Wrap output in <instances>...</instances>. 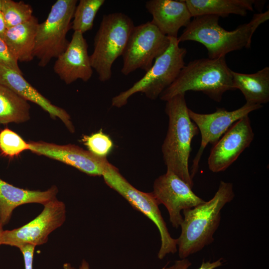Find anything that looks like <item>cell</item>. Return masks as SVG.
<instances>
[{"instance_id": "cell-1", "label": "cell", "mask_w": 269, "mask_h": 269, "mask_svg": "<svg viewBox=\"0 0 269 269\" xmlns=\"http://www.w3.org/2000/svg\"><path fill=\"white\" fill-rule=\"evenodd\" d=\"M234 197L233 184L221 181L212 199L183 211L181 232L177 239L180 259L187 258L213 243L220 223L221 210Z\"/></svg>"}, {"instance_id": "cell-2", "label": "cell", "mask_w": 269, "mask_h": 269, "mask_svg": "<svg viewBox=\"0 0 269 269\" xmlns=\"http://www.w3.org/2000/svg\"><path fill=\"white\" fill-rule=\"evenodd\" d=\"M269 18V11L255 14L248 23L228 31L219 24V17L205 15L195 17L177 37L179 43L194 41L207 49L208 58L225 57L229 52L251 47L252 38L257 28Z\"/></svg>"}, {"instance_id": "cell-3", "label": "cell", "mask_w": 269, "mask_h": 269, "mask_svg": "<svg viewBox=\"0 0 269 269\" xmlns=\"http://www.w3.org/2000/svg\"><path fill=\"white\" fill-rule=\"evenodd\" d=\"M166 102L168 127L161 147L163 159L167 171L174 173L192 188L194 183L188 163L192 140L199 130L189 117L185 94L177 95Z\"/></svg>"}, {"instance_id": "cell-4", "label": "cell", "mask_w": 269, "mask_h": 269, "mask_svg": "<svg viewBox=\"0 0 269 269\" xmlns=\"http://www.w3.org/2000/svg\"><path fill=\"white\" fill-rule=\"evenodd\" d=\"M231 71L225 57L194 60L182 68L174 81L159 97L167 101L177 95L193 91L201 92L219 103L226 91L234 90Z\"/></svg>"}, {"instance_id": "cell-5", "label": "cell", "mask_w": 269, "mask_h": 269, "mask_svg": "<svg viewBox=\"0 0 269 269\" xmlns=\"http://www.w3.org/2000/svg\"><path fill=\"white\" fill-rule=\"evenodd\" d=\"M134 26L131 18L122 12L103 16L94 38L93 51L90 55L92 67L101 82L111 78L113 64L122 56Z\"/></svg>"}, {"instance_id": "cell-6", "label": "cell", "mask_w": 269, "mask_h": 269, "mask_svg": "<svg viewBox=\"0 0 269 269\" xmlns=\"http://www.w3.org/2000/svg\"><path fill=\"white\" fill-rule=\"evenodd\" d=\"M169 39L167 48L156 58L144 76L129 89L112 98L113 107L124 106L128 99L138 92L143 93L150 100H155L174 81L185 66L184 59L187 51L179 46L177 37Z\"/></svg>"}, {"instance_id": "cell-7", "label": "cell", "mask_w": 269, "mask_h": 269, "mask_svg": "<svg viewBox=\"0 0 269 269\" xmlns=\"http://www.w3.org/2000/svg\"><path fill=\"white\" fill-rule=\"evenodd\" d=\"M77 2V0H56L46 19L39 23L33 51L39 66H46L66 50L69 43L66 36Z\"/></svg>"}, {"instance_id": "cell-8", "label": "cell", "mask_w": 269, "mask_h": 269, "mask_svg": "<svg viewBox=\"0 0 269 269\" xmlns=\"http://www.w3.org/2000/svg\"><path fill=\"white\" fill-rule=\"evenodd\" d=\"M106 184L123 196L135 210L150 219L157 227L160 236L161 246L157 254L159 260L177 251V239L170 236L152 192H142L130 184L112 165L102 176Z\"/></svg>"}, {"instance_id": "cell-9", "label": "cell", "mask_w": 269, "mask_h": 269, "mask_svg": "<svg viewBox=\"0 0 269 269\" xmlns=\"http://www.w3.org/2000/svg\"><path fill=\"white\" fill-rule=\"evenodd\" d=\"M169 42V37L151 21L134 26L122 55V73L127 76L138 69L147 71Z\"/></svg>"}, {"instance_id": "cell-10", "label": "cell", "mask_w": 269, "mask_h": 269, "mask_svg": "<svg viewBox=\"0 0 269 269\" xmlns=\"http://www.w3.org/2000/svg\"><path fill=\"white\" fill-rule=\"evenodd\" d=\"M43 205L42 211L31 221L11 230H3L1 244L19 249L26 245L36 247L46 243L49 235L65 222L66 211L65 204L57 198Z\"/></svg>"}, {"instance_id": "cell-11", "label": "cell", "mask_w": 269, "mask_h": 269, "mask_svg": "<svg viewBox=\"0 0 269 269\" xmlns=\"http://www.w3.org/2000/svg\"><path fill=\"white\" fill-rule=\"evenodd\" d=\"M262 107L261 105L246 103L234 111L218 108L210 114L197 113L188 109L189 117L197 127L201 136L200 146L193 160L190 173L192 179L198 170L200 159L206 146L209 143L214 144L236 122Z\"/></svg>"}, {"instance_id": "cell-12", "label": "cell", "mask_w": 269, "mask_h": 269, "mask_svg": "<svg viewBox=\"0 0 269 269\" xmlns=\"http://www.w3.org/2000/svg\"><path fill=\"white\" fill-rule=\"evenodd\" d=\"M192 188L174 173L166 171L154 181L152 192L158 204L167 209L173 227L178 228L183 221L181 212L204 202Z\"/></svg>"}, {"instance_id": "cell-13", "label": "cell", "mask_w": 269, "mask_h": 269, "mask_svg": "<svg viewBox=\"0 0 269 269\" xmlns=\"http://www.w3.org/2000/svg\"><path fill=\"white\" fill-rule=\"evenodd\" d=\"M254 136L249 116L236 122L213 144L208 159L209 170L214 173L226 170L250 145Z\"/></svg>"}, {"instance_id": "cell-14", "label": "cell", "mask_w": 269, "mask_h": 269, "mask_svg": "<svg viewBox=\"0 0 269 269\" xmlns=\"http://www.w3.org/2000/svg\"><path fill=\"white\" fill-rule=\"evenodd\" d=\"M29 150L73 166L91 176H103L112 165L106 157L96 156L71 144L59 145L43 141L28 142Z\"/></svg>"}, {"instance_id": "cell-15", "label": "cell", "mask_w": 269, "mask_h": 269, "mask_svg": "<svg viewBox=\"0 0 269 269\" xmlns=\"http://www.w3.org/2000/svg\"><path fill=\"white\" fill-rule=\"evenodd\" d=\"M87 42L80 32L74 31L66 50L56 59L54 72L66 84L78 79L88 81L93 69L88 51Z\"/></svg>"}, {"instance_id": "cell-16", "label": "cell", "mask_w": 269, "mask_h": 269, "mask_svg": "<svg viewBox=\"0 0 269 269\" xmlns=\"http://www.w3.org/2000/svg\"><path fill=\"white\" fill-rule=\"evenodd\" d=\"M0 84L28 101L39 106L53 119H59L71 133L75 132L70 115L64 109L53 105L32 86L21 73L10 68L0 65Z\"/></svg>"}, {"instance_id": "cell-17", "label": "cell", "mask_w": 269, "mask_h": 269, "mask_svg": "<svg viewBox=\"0 0 269 269\" xmlns=\"http://www.w3.org/2000/svg\"><path fill=\"white\" fill-rule=\"evenodd\" d=\"M145 6L152 16L151 22L168 37H178L179 29L191 21L192 16L184 0H149Z\"/></svg>"}, {"instance_id": "cell-18", "label": "cell", "mask_w": 269, "mask_h": 269, "mask_svg": "<svg viewBox=\"0 0 269 269\" xmlns=\"http://www.w3.org/2000/svg\"><path fill=\"white\" fill-rule=\"evenodd\" d=\"M58 192L56 186L45 191L24 189L9 184L0 178V222L3 226L7 224L17 207L28 203L44 205L56 198Z\"/></svg>"}, {"instance_id": "cell-19", "label": "cell", "mask_w": 269, "mask_h": 269, "mask_svg": "<svg viewBox=\"0 0 269 269\" xmlns=\"http://www.w3.org/2000/svg\"><path fill=\"white\" fill-rule=\"evenodd\" d=\"M192 17L214 15L227 17L230 14L245 16L254 6H264L265 2L256 0H184Z\"/></svg>"}, {"instance_id": "cell-20", "label": "cell", "mask_w": 269, "mask_h": 269, "mask_svg": "<svg viewBox=\"0 0 269 269\" xmlns=\"http://www.w3.org/2000/svg\"><path fill=\"white\" fill-rule=\"evenodd\" d=\"M38 18L33 15L28 21L8 28L4 40L18 62H29L33 58V51Z\"/></svg>"}, {"instance_id": "cell-21", "label": "cell", "mask_w": 269, "mask_h": 269, "mask_svg": "<svg viewBox=\"0 0 269 269\" xmlns=\"http://www.w3.org/2000/svg\"><path fill=\"white\" fill-rule=\"evenodd\" d=\"M233 88L243 94L246 103L262 105L269 101V67L253 74L241 73L231 70Z\"/></svg>"}, {"instance_id": "cell-22", "label": "cell", "mask_w": 269, "mask_h": 269, "mask_svg": "<svg viewBox=\"0 0 269 269\" xmlns=\"http://www.w3.org/2000/svg\"><path fill=\"white\" fill-rule=\"evenodd\" d=\"M30 108L27 101L0 84V124L28 121Z\"/></svg>"}, {"instance_id": "cell-23", "label": "cell", "mask_w": 269, "mask_h": 269, "mask_svg": "<svg viewBox=\"0 0 269 269\" xmlns=\"http://www.w3.org/2000/svg\"><path fill=\"white\" fill-rule=\"evenodd\" d=\"M105 0H80L77 4L71 22V29L82 34L91 30L96 15Z\"/></svg>"}, {"instance_id": "cell-24", "label": "cell", "mask_w": 269, "mask_h": 269, "mask_svg": "<svg viewBox=\"0 0 269 269\" xmlns=\"http://www.w3.org/2000/svg\"><path fill=\"white\" fill-rule=\"evenodd\" d=\"M32 6L23 1L2 0L1 11L7 28L28 21L32 17Z\"/></svg>"}, {"instance_id": "cell-25", "label": "cell", "mask_w": 269, "mask_h": 269, "mask_svg": "<svg viewBox=\"0 0 269 269\" xmlns=\"http://www.w3.org/2000/svg\"><path fill=\"white\" fill-rule=\"evenodd\" d=\"M29 150V144L18 134L5 128L0 131V152L3 156L14 158Z\"/></svg>"}, {"instance_id": "cell-26", "label": "cell", "mask_w": 269, "mask_h": 269, "mask_svg": "<svg viewBox=\"0 0 269 269\" xmlns=\"http://www.w3.org/2000/svg\"><path fill=\"white\" fill-rule=\"evenodd\" d=\"M82 141L90 152L101 157H106L113 146L112 139L101 130L84 136Z\"/></svg>"}, {"instance_id": "cell-27", "label": "cell", "mask_w": 269, "mask_h": 269, "mask_svg": "<svg viewBox=\"0 0 269 269\" xmlns=\"http://www.w3.org/2000/svg\"><path fill=\"white\" fill-rule=\"evenodd\" d=\"M0 65L5 66L23 73L18 61L10 51L4 39L0 37Z\"/></svg>"}, {"instance_id": "cell-28", "label": "cell", "mask_w": 269, "mask_h": 269, "mask_svg": "<svg viewBox=\"0 0 269 269\" xmlns=\"http://www.w3.org/2000/svg\"><path fill=\"white\" fill-rule=\"evenodd\" d=\"M223 264L222 258L211 262L210 261L205 262L203 260L201 266L197 269H215L222 266ZM192 265L190 261L187 259H180L175 261L174 263L170 267L164 268L162 269H188Z\"/></svg>"}, {"instance_id": "cell-29", "label": "cell", "mask_w": 269, "mask_h": 269, "mask_svg": "<svg viewBox=\"0 0 269 269\" xmlns=\"http://www.w3.org/2000/svg\"><path fill=\"white\" fill-rule=\"evenodd\" d=\"M35 246L26 245L19 248L22 254L25 269H32L33 254Z\"/></svg>"}, {"instance_id": "cell-30", "label": "cell", "mask_w": 269, "mask_h": 269, "mask_svg": "<svg viewBox=\"0 0 269 269\" xmlns=\"http://www.w3.org/2000/svg\"><path fill=\"white\" fill-rule=\"evenodd\" d=\"M7 26L3 14L0 12V37L3 39Z\"/></svg>"}, {"instance_id": "cell-31", "label": "cell", "mask_w": 269, "mask_h": 269, "mask_svg": "<svg viewBox=\"0 0 269 269\" xmlns=\"http://www.w3.org/2000/svg\"><path fill=\"white\" fill-rule=\"evenodd\" d=\"M63 269H76L73 267L70 264L65 263L63 265ZM79 269H90L89 265L88 263L85 260H83Z\"/></svg>"}, {"instance_id": "cell-32", "label": "cell", "mask_w": 269, "mask_h": 269, "mask_svg": "<svg viewBox=\"0 0 269 269\" xmlns=\"http://www.w3.org/2000/svg\"><path fill=\"white\" fill-rule=\"evenodd\" d=\"M3 226L0 222V246L1 245V237L2 233L3 231Z\"/></svg>"}, {"instance_id": "cell-33", "label": "cell", "mask_w": 269, "mask_h": 269, "mask_svg": "<svg viewBox=\"0 0 269 269\" xmlns=\"http://www.w3.org/2000/svg\"><path fill=\"white\" fill-rule=\"evenodd\" d=\"M2 0H0V12L1 11Z\"/></svg>"}]
</instances>
